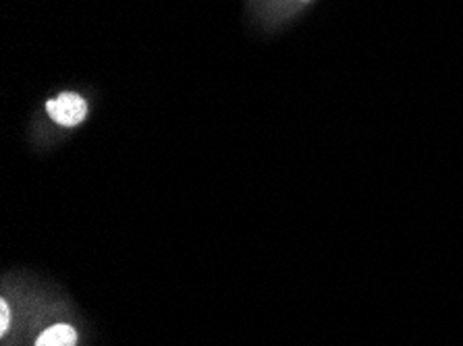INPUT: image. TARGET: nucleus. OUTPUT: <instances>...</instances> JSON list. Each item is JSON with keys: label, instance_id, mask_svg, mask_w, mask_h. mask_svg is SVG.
I'll return each mask as SVG.
<instances>
[{"label": "nucleus", "instance_id": "nucleus-1", "mask_svg": "<svg viewBox=\"0 0 463 346\" xmlns=\"http://www.w3.org/2000/svg\"><path fill=\"white\" fill-rule=\"evenodd\" d=\"M46 112L56 125L77 126L88 117V102L73 91H62L46 102Z\"/></svg>", "mask_w": 463, "mask_h": 346}, {"label": "nucleus", "instance_id": "nucleus-3", "mask_svg": "<svg viewBox=\"0 0 463 346\" xmlns=\"http://www.w3.org/2000/svg\"><path fill=\"white\" fill-rule=\"evenodd\" d=\"M11 323H13V309L9 303H6V299H3L0 301V334H3V338L9 334Z\"/></svg>", "mask_w": 463, "mask_h": 346}, {"label": "nucleus", "instance_id": "nucleus-2", "mask_svg": "<svg viewBox=\"0 0 463 346\" xmlns=\"http://www.w3.org/2000/svg\"><path fill=\"white\" fill-rule=\"evenodd\" d=\"M77 330L69 323H54L38 336L36 346H77Z\"/></svg>", "mask_w": 463, "mask_h": 346}]
</instances>
